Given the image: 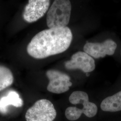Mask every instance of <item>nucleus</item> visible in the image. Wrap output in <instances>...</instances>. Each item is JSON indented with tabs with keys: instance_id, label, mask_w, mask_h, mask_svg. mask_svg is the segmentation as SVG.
Segmentation results:
<instances>
[{
	"instance_id": "nucleus-9",
	"label": "nucleus",
	"mask_w": 121,
	"mask_h": 121,
	"mask_svg": "<svg viewBox=\"0 0 121 121\" xmlns=\"http://www.w3.org/2000/svg\"><path fill=\"white\" fill-rule=\"evenodd\" d=\"M23 104V100L17 91H9L6 95L0 98V112L6 113L9 105L18 108L21 107Z\"/></svg>"
},
{
	"instance_id": "nucleus-3",
	"label": "nucleus",
	"mask_w": 121,
	"mask_h": 121,
	"mask_svg": "<svg viewBox=\"0 0 121 121\" xmlns=\"http://www.w3.org/2000/svg\"><path fill=\"white\" fill-rule=\"evenodd\" d=\"M56 116V110L52 102L41 99L27 110L25 118L26 121H53Z\"/></svg>"
},
{
	"instance_id": "nucleus-8",
	"label": "nucleus",
	"mask_w": 121,
	"mask_h": 121,
	"mask_svg": "<svg viewBox=\"0 0 121 121\" xmlns=\"http://www.w3.org/2000/svg\"><path fill=\"white\" fill-rule=\"evenodd\" d=\"M70 103L73 104H82L84 114L88 117H94L96 114L98 108L96 105L89 101V97L86 92L83 91H73L69 98Z\"/></svg>"
},
{
	"instance_id": "nucleus-2",
	"label": "nucleus",
	"mask_w": 121,
	"mask_h": 121,
	"mask_svg": "<svg viewBox=\"0 0 121 121\" xmlns=\"http://www.w3.org/2000/svg\"><path fill=\"white\" fill-rule=\"evenodd\" d=\"M71 9L69 0H54L47 14L46 22L49 28L66 27L69 23Z\"/></svg>"
},
{
	"instance_id": "nucleus-6",
	"label": "nucleus",
	"mask_w": 121,
	"mask_h": 121,
	"mask_svg": "<svg viewBox=\"0 0 121 121\" xmlns=\"http://www.w3.org/2000/svg\"><path fill=\"white\" fill-rule=\"evenodd\" d=\"M116 43L111 39H107L101 43L87 42L83 47L84 52L95 58L112 55L116 49Z\"/></svg>"
},
{
	"instance_id": "nucleus-5",
	"label": "nucleus",
	"mask_w": 121,
	"mask_h": 121,
	"mask_svg": "<svg viewBox=\"0 0 121 121\" xmlns=\"http://www.w3.org/2000/svg\"><path fill=\"white\" fill-rule=\"evenodd\" d=\"M66 69H79L86 73L93 71L95 69V60L85 52L78 51L71 57L70 59L65 62Z\"/></svg>"
},
{
	"instance_id": "nucleus-7",
	"label": "nucleus",
	"mask_w": 121,
	"mask_h": 121,
	"mask_svg": "<svg viewBox=\"0 0 121 121\" xmlns=\"http://www.w3.org/2000/svg\"><path fill=\"white\" fill-rule=\"evenodd\" d=\"M50 4L48 0H28L23 13L24 19L29 23L37 21L47 12Z\"/></svg>"
},
{
	"instance_id": "nucleus-4",
	"label": "nucleus",
	"mask_w": 121,
	"mask_h": 121,
	"mask_svg": "<svg viewBox=\"0 0 121 121\" xmlns=\"http://www.w3.org/2000/svg\"><path fill=\"white\" fill-rule=\"evenodd\" d=\"M46 74L49 79L47 89L49 92L56 94L64 93L68 91L69 87L72 85L69 76L60 71L50 69L47 71Z\"/></svg>"
},
{
	"instance_id": "nucleus-12",
	"label": "nucleus",
	"mask_w": 121,
	"mask_h": 121,
	"mask_svg": "<svg viewBox=\"0 0 121 121\" xmlns=\"http://www.w3.org/2000/svg\"><path fill=\"white\" fill-rule=\"evenodd\" d=\"M86 73V76H87V77L90 75V74L89 73Z\"/></svg>"
},
{
	"instance_id": "nucleus-1",
	"label": "nucleus",
	"mask_w": 121,
	"mask_h": 121,
	"mask_svg": "<svg viewBox=\"0 0 121 121\" xmlns=\"http://www.w3.org/2000/svg\"><path fill=\"white\" fill-rule=\"evenodd\" d=\"M73 34L69 27L48 28L35 35L27 45V52L36 59L60 54L69 48Z\"/></svg>"
},
{
	"instance_id": "nucleus-11",
	"label": "nucleus",
	"mask_w": 121,
	"mask_h": 121,
	"mask_svg": "<svg viewBox=\"0 0 121 121\" xmlns=\"http://www.w3.org/2000/svg\"><path fill=\"white\" fill-rule=\"evenodd\" d=\"M13 82V76L8 68L0 65V91L10 86Z\"/></svg>"
},
{
	"instance_id": "nucleus-10",
	"label": "nucleus",
	"mask_w": 121,
	"mask_h": 121,
	"mask_svg": "<svg viewBox=\"0 0 121 121\" xmlns=\"http://www.w3.org/2000/svg\"><path fill=\"white\" fill-rule=\"evenodd\" d=\"M100 108L103 111L106 112L121 111V91L103 99L100 104Z\"/></svg>"
}]
</instances>
